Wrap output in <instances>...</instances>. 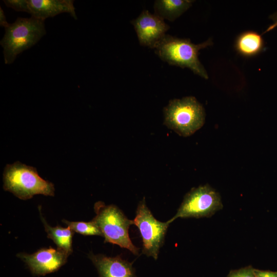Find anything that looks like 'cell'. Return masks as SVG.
I'll return each mask as SVG.
<instances>
[{"label":"cell","mask_w":277,"mask_h":277,"mask_svg":"<svg viewBox=\"0 0 277 277\" xmlns=\"http://www.w3.org/2000/svg\"><path fill=\"white\" fill-rule=\"evenodd\" d=\"M255 277H277V271L254 269Z\"/></svg>","instance_id":"cell-17"},{"label":"cell","mask_w":277,"mask_h":277,"mask_svg":"<svg viewBox=\"0 0 277 277\" xmlns=\"http://www.w3.org/2000/svg\"><path fill=\"white\" fill-rule=\"evenodd\" d=\"M89 258L96 268L100 277H135L132 264L118 256L108 257L90 253Z\"/></svg>","instance_id":"cell-11"},{"label":"cell","mask_w":277,"mask_h":277,"mask_svg":"<svg viewBox=\"0 0 277 277\" xmlns=\"http://www.w3.org/2000/svg\"><path fill=\"white\" fill-rule=\"evenodd\" d=\"M71 229L76 233L85 235H101L103 236L102 233L96 223L92 220L91 222H70L63 220Z\"/></svg>","instance_id":"cell-15"},{"label":"cell","mask_w":277,"mask_h":277,"mask_svg":"<svg viewBox=\"0 0 277 277\" xmlns=\"http://www.w3.org/2000/svg\"><path fill=\"white\" fill-rule=\"evenodd\" d=\"M269 18L272 21V23L268 26V27L264 32L263 34L270 31L277 27V11L274 13L270 15Z\"/></svg>","instance_id":"cell-18"},{"label":"cell","mask_w":277,"mask_h":277,"mask_svg":"<svg viewBox=\"0 0 277 277\" xmlns=\"http://www.w3.org/2000/svg\"><path fill=\"white\" fill-rule=\"evenodd\" d=\"M46 33L44 21L33 17H18L5 28L0 42L5 63L12 64L19 54L36 44Z\"/></svg>","instance_id":"cell-3"},{"label":"cell","mask_w":277,"mask_h":277,"mask_svg":"<svg viewBox=\"0 0 277 277\" xmlns=\"http://www.w3.org/2000/svg\"><path fill=\"white\" fill-rule=\"evenodd\" d=\"M133 222L142 238V253L156 260L170 223L157 220L147 206L144 197L138 203Z\"/></svg>","instance_id":"cell-7"},{"label":"cell","mask_w":277,"mask_h":277,"mask_svg":"<svg viewBox=\"0 0 277 277\" xmlns=\"http://www.w3.org/2000/svg\"><path fill=\"white\" fill-rule=\"evenodd\" d=\"M3 188L26 200L36 194L54 196V185L42 179L35 168L20 162L7 164L3 172Z\"/></svg>","instance_id":"cell-2"},{"label":"cell","mask_w":277,"mask_h":277,"mask_svg":"<svg viewBox=\"0 0 277 277\" xmlns=\"http://www.w3.org/2000/svg\"><path fill=\"white\" fill-rule=\"evenodd\" d=\"M194 1L157 0L154 3L155 14L162 18L173 21L188 10Z\"/></svg>","instance_id":"cell-13"},{"label":"cell","mask_w":277,"mask_h":277,"mask_svg":"<svg viewBox=\"0 0 277 277\" xmlns=\"http://www.w3.org/2000/svg\"><path fill=\"white\" fill-rule=\"evenodd\" d=\"M254 269L251 266L230 271L227 277H255Z\"/></svg>","instance_id":"cell-16"},{"label":"cell","mask_w":277,"mask_h":277,"mask_svg":"<svg viewBox=\"0 0 277 277\" xmlns=\"http://www.w3.org/2000/svg\"><path fill=\"white\" fill-rule=\"evenodd\" d=\"M69 255L59 249L42 248L33 254L19 253L21 259L31 272L37 275H44L57 271L67 262Z\"/></svg>","instance_id":"cell-9"},{"label":"cell","mask_w":277,"mask_h":277,"mask_svg":"<svg viewBox=\"0 0 277 277\" xmlns=\"http://www.w3.org/2000/svg\"><path fill=\"white\" fill-rule=\"evenodd\" d=\"M131 23L140 44L151 48H154L169 29V26L163 19L148 10L143 11Z\"/></svg>","instance_id":"cell-10"},{"label":"cell","mask_w":277,"mask_h":277,"mask_svg":"<svg viewBox=\"0 0 277 277\" xmlns=\"http://www.w3.org/2000/svg\"><path fill=\"white\" fill-rule=\"evenodd\" d=\"M5 4L17 11L30 13L31 17L45 21L62 13L77 19L72 0H4Z\"/></svg>","instance_id":"cell-8"},{"label":"cell","mask_w":277,"mask_h":277,"mask_svg":"<svg viewBox=\"0 0 277 277\" xmlns=\"http://www.w3.org/2000/svg\"><path fill=\"white\" fill-rule=\"evenodd\" d=\"M40 216L48 238L51 239L57 246L68 255L72 252V238L74 232L69 227H51L48 225L40 212Z\"/></svg>","instance_id":"cell-14"},{"label":"cell","mask_w":277,"mask_h":277,"mask_svg":"<svg viewBox=\"0 0 277 277\" xmlns=\"http://www.w3.org/2000/svg\"><path fill=\"white\" fill-rule=\"evenodd\" d=\"M164 124L183 136L193 134L204 125V109L193 96L169 101L164 108Z\"/></svg>","instance_id":"cell-5"},{"label":"cell","mask_w":277,"mask_h":277,"mask_svg":"<svg viewBox=\"0 0 277 277\" xmlns=\"http://www.w3.org/2000/svg\"><path fill=\"white\" fill-rule=\"evenodd\" d=\"M223 208L220 194L208 184L192 188L184 196L175 215L168 222L177 218L210 217Z\"/></svg>","instance_id":"cell-6"},{"label":"cell","mask_w":277,"mask_h":277,"mask_svg":"<svg viewBox=\"0 0 277 277\" xmlns=\"http://www.w3.org/2000/svg\"><path fill=\"white\" fill-rule=\"evenodd\" d=\"M94 209L96 215L92 220L102 233L104 242L117 245L138 255L139 248L133 245L129 235V228L133 224V220L128 219L114 205H106L98 201L95 204Z\"/></svg>","instance_id":"cell-4"},{"label":"cell","mask_w":277,"mask_h":277,"mask_svg":"<svg viewBox=\"0 0 277 277\" xmlns=\"http://www.w3.org/2000/svg\"><path fill=\"white\" fill-rule=\"evenodd\" d=\"M234 48L240 55L251 57L263 52L265 48V42L258 32L248 30L242 32L236 38Z\"/></svg>","instance_id":"cell-12"},{"label":"cell","mask_w":277,"mask_h":277,"mask_svg":"<svg viewBox=\"0 0 277 277\" xmlns=\"http://www.w3.org/2000/svg\"><path fill=\"white\" fill-rule=\"evenodd\" d=\"M10 24L8 23L7 21L6 17L4 13V12L2 8L0 7V25L2 27H5V28L8 27Z\"/></svg>","instance_id":"cell-19"},{"label":"cell","mask_w":277,"mask_h":277,"mask_svg":"<svg viewBox=\"0 0 277 277\" xmlns=\"http://www.w3.org/2000/svg\"><path fill=\"white\" fill-rule=\"evenodd\" d=\"M211 38L201 44H194L189 38H179L166 34L156 45L155 53L169 64L188 68L195 74L208 79V75L198 56L199 51L212 45Z\"/></svg>","instance_id":"cell-1"}]
</instances>
